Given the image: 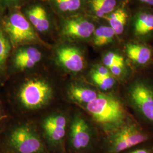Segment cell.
<instances>
[{
	"label": "cell",
	"mask_w": 153,
	"mask_h": 153,
	"mask_svg": "<svg viewBox=\"0 0 153 153\" xmlns=\"http://www.w3.org/2000/svg\"><path fill=\"white\" fill-rule=\"evenodd\" d=\"M91 78L93 82L104 91L112 88L116 83L115 78L111 73L100 74L93 70L91 73Z\"/></svg>",
	"instance_id": "cell-21"
},
{
	"label": "cell",
	"mask_w": 153,
	"mask_h": 153,
	"mask_svg": "<svg viewBox=\"0 0 153 153\" xmlns=\"http://www.w3.org/2000/svg\"><path fill=\"white\" fill-rule=\"evenodd\" d=\"M130 153H150V151L146 149H137Z\"/></svg>",
	"instance_id": "cell-25"
},
{
	"label": "cell",
	"mask_w": 153,
	"mask_h": 153,
	"mask_svg": "<svg viewBox=\"0 0 153 153\" xmlns=\"http://www.w3.org/2000/svg\"><path fill=\"white\" fill-rule=\"evenodd\" d=\"M41 47H43L29 44L13 48L7 62V71L18 73L35 68L43 59Z\"/></svg>",
	"instance_id": "cell-8"
},
{
	"label": "cell",
	"mask_w": 153,
	"mask_h": 153,
	"mask_svg": "<svg viewBox=\"0 0 153 153\" xmlns=\"http://www.w3.org/2000/svg\"><path fill=\"white\" fill-rule=\"evenodd\" d=\"M53 96V90L49 81L39 76H31L19 85L16 93L18 105L27 111L42 109L49 104Z\"/></svg>",
	"instance_id": "cell-3"
},
{
	"label": "cell",
	"mask_w": 153,
	"mask_h": 153,
	"mask_svg": "<svg viewBox=\"0 0 153 153\" xmlns=\"http://www.w3.org/2000/svg\"><path fill=\"white\" fill-rule=\"evenodd\" d=\"M1 116H2V108H1V107L0 105V119L1 118Z\"/></svg>",
	"instance_id": "cell-26"
},
{
	"label": "cell",
	"mask_w": 153,
	"mask_h": 153,
	"mask_svg": "<svg viewBox=\"0 0 153 153\" xmlns=\"http://www.w3.org/2000/svg\"><path fill=\"white\" fill-rule=\"evenodd\" d=\"M9 145L17 153H43L44 145L35 128L29 124L14 127L9 136Z\"/></svg>",
	"instance_id": "cell-6"
},
{
	"label": "cell",
	"mask_w": 153,
	"mask_h": 153,
	"mask_svg": "<svg viewBox=\"0 0 153 153\" xmlns=\"http://www.w3.org/2000/svg\"><path fill=\"white\" fill-rule=\"evenodd\" d=\"M68 96L78 104L87 105L97 98L99 93L91 88L78 84H71L68 90Z\"/></svg>",
	"instance_id": "cell-16"
},
{
	"label": "cell",
	"mask_w": 153,
	"mask_h": 153,
	"mask_svg": "<svg viewBox=\"0 0 153 153\" xmlns=\"http://www.w3.org/2000/svg\"><path fill=\"white\" fill-rule=\"evenodd\" d=\"M91 140L90 128L81 115H76L71 121L70 129V142L76 150L88 148Z\"/></svg>",
	"instance_id": "cell-11"
},
{
	"label": "cell",
	"mask_w": 153,
	"mask_h": 153,
	"mask_svg": "<svg viewBox=\"0 0 153 153\" xmlns=\"http://www.w3.org/2000/svg\"><path fill=\"white\" fill-rule=\"evenodd\" d=\"M104 18L108 22V25L112 28L116 35L120 36L124 33L128 25L129 16L126 9L120 6Z\"/></svg>",
	"instance_id": "cell-18"
},
{
	"label": "cell",
	"mask_w": 153,
	"mask_h": 153,
	"mask_svg": "<svg viewBox=\"0 0 153 153\" xmlns=\"http://www.w3.org/2000/svg\"><path fill=\"white\" fill-rule=\"evenodd\" d=\"M30 0H0V15L11 9L21 8Z\"/></svg>",
	"instance_id": "cell-23"
},
{
	"label": "cell",
	"mask_w": 153,
	"mask_h": 153,
	"mask_svg": "<svg viewBox=\"0 0 153 153\" xmlns=\"http://www.w3.org/2000/svg\"><path fill=\"white\" fill-rule=\"evenodd\" d=\"M96 28L94 23L82 14L59 18L57 33L62 40L73 42L91 38Z\"/></svg>",
	"instance_id": "cell-5"
},
{
	"label": "cell",
	"mask_w": 153,
	"mask_h": 153,
	"mask_svg": "<svg viewBox=\"0 0 153 153\" xmlns=\"http://www.w3.org/2000/svg\"><path fill=\"white\" fill-rule=\"evenodd\" d=\"M119 0H86V8L93 16L105 18L119 7Z\"/></svg>",
	"instance_id": "cell-17"
},
{
	"label": "cell",
	"mask_w": 153,
	"mask_h": 153,
	"mask_svg": "<svg viewBox=\"0 0 153 153\" xmlns=\"http://www.w3.org/2000/svg\"><path fill=\"white\" fill-rule=\"evenodd\" d=\"M53 59L56 65L63 71L78 73L85 66V59L81 50L72 42L62 40L53 51Z\"/></svg>",
	"instance_id": "cell-9"
},
{
	"label": "cell",
	"mask_w": 153,
	"mask_h": 153,
	"mask_svg": "<svg viewBox=\"0 0 153 153\" xmlns=\"http://www.w3.org/2000/svg\"><path fill=\"white\" fill-rule=\"evenodd\" d=\"M102 62L103 65L107 69L116 65L125 64L123 57L119 53L113 51L107 52L103 57Z\"/></svg>",
	"instance_id": "cell-22"
},
{
	"label": "cell",
	"mask_w": 153,
	"mask_h": 153,
	"mask_svg": "<svg viewBox=\"0 0 153 153\" xmlns=\"http://www.w3.org/2000/svg\"><path fill=\"white\" fill-rule=\"evenodd\" d=\"M128 97L140 115L153 123V88L146 82L136 81L130 86Z\"/></svg>",
	"instance_id": "cell-10"
},
{
	"label": "cell",
	"mask_w": 153,
	"mask_h": 153,
	"mask_svg": "<svg viewBox=\"0 0 153 153\" xmlns=\"http://www.w3.org/2000/svg\"><path fill=\"white\" fill-rule=\"evenodd\" d=\"M67 119L64 115L56 114L49 115L43 121L44 134L53 145L59 144L65 136Z\"/></svg>",
	"instance_id": "cell-12"
},
{
	"label": "cell",
	"mask_w": 153,
	"mask_h": 153,
	"mask_svg": "<svg viewBox=\"0 0 153 153\" xmlns=\"http://www.w3.org/2000/svg\"><path fill=\"white\" fill-rule=\"evenodd\" d=\"M59 18L81 14L86 9V0H46Z\"/></svg>",
	"instance_id": "cell-14"
},
{
	"label": "cell",
	"mask_w": 153,
	"mask_h": 153,
	"mask_svg": "<svg viewBox=\"0 0 153 153\" xmlns=\"http://www.w3.org/2000/svg\"><path fill=\"white\" fill-rule=\"evenodd\" d=\"M130 31L138 39H145L153 34V13L140 11L131 17L130 20Z\"/></svg>",
	"instance_id": "cell-13"
},
{
	"label": "cell",
	"mask_w": 153,
	"mask_h": 153,
	"mask_svg": "<svg viewBox=\"0 0 153 153\" xmlns=\"http://www.w3.org/2000/svg\"><path fill=\"white\" fill-rule=\"evenodd\" d=\"M21 10L40 37L57 32L55 13L47 1L30 0Z\"/></svg>",
	"instance_id": "cell-4"
},
{
	"label": "cell",
	"mask_w": 153,
	"mask_h": 153,
	"mask_svg": "<svg viewBox=\"0 0 153 153\" xmlns=\"http://www.w3.org/2000/svg\"><path fill=\"white\" fill-rule=\"evenodd\" d=\"M0 25L9 39L13 48L29 44L50 47L35 31L21 8L11 9L1 14Z\"/></svg>",
	"instance_id": "cell-1"
},
{
	"label": "cell",
	"mask_w": 153,
	"mask_h": 153,
	"mask_svg": "<svg viewBox=\"0 0 153 153\" xmlns=\"http://www.w3.org/2000/svg\"><path fill=\"white\" fill-rule=\"evenodd\" d=\"M140 3L149 6H153V0H138Z\"/></svg>",
	"instance_id": "cell-24"
},
{
	"label": "cell",
	"mask_w": 153,
	"mask_h": 153,
	"mask_svg": "<svg viewBox=\"0 0 153 153\" xmlns=\"http://www.w3.org/2000/svg\"><path fill=\"white\" fill-rule=\"evenodd\" d=\"M116 37L114 30L109 25H102L95 28L91 39L94 45L100 48L113 43Z\"/></svg>",
	"instance_id": "cell-19"
},
{
	"label": "cell",
	"mask_w": 153,
	"mask_h": 153,
	"mask_svg": "<svg viewBox=\"0 0 153 153\" xmlns=\"http://www.w3.org/2000/svg\"><path fill=\"white\" fill-rule=\"evenodd\" d=\"M148 136L136 124L126 123L109 134L108 140L109 153H120L145 142Z\"/></svg>",
	"instance_id": "cell-7"
},
{
	"label": "cell",
	"mask_w": 153,
	"mask_h": 153,
	"mask_svg": "<svg viewBox=\"0 0 153 153\" xmlns=\"http://www.w3.org/2000/svg\"><path fill=\"white\" fill-rule=\"evenodd\" d=\"M12 50L11 42L0 25V76L7 72V62Z\"/></svg>",
	"instance_id": "cell-20"
},
{
	"label": "cell",
	"mask_w": 153,
	"mask_h": 153,
	"mask_svg": "<svg viewBox=\"0 0 153 153\" xmlns=\"http://www.w3.org/2000/svg\"><path fill=\"white\" fill-rule=\"evenodd\" d=\"M127 57L134 64L144 65L148 64L152 57V50L146 45L137 43H128L125 47Z\"/></svg>",
	"instance_id": "cell-15"
},
{
	"label": "cell",
	"mask_w": 153,
	"mask_h": 153,
	"mask_svg": "<svg viewBox=\"0 0 153 153\" xmlns=\"http://www.w3.org/2000/svg\"><path fill=\"white\" fill-rule=\"evenodd\" d=\"M93 119L108 134L116 131L126 123V110L115 97L99 93L97 98L86 105Z\"/></svg>",
	"instance_id": "cell-2"
}]
</instances>
